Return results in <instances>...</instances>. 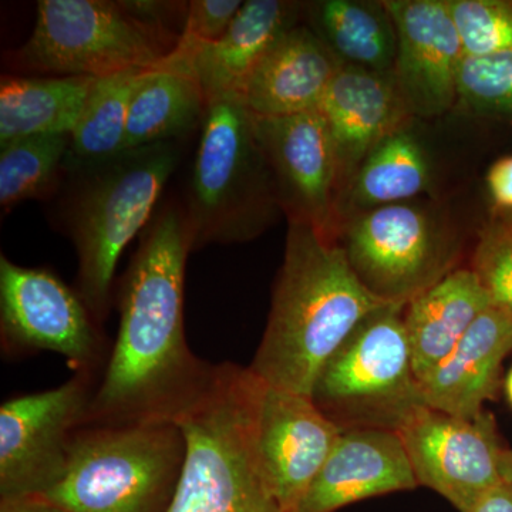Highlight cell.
Segmentation results:
<instances>
[{
    "mask_svg": "<svg viewBox=\"0 0 512 512\" xmlns=\"http://www.w3.org/2000/svg\"><path fill=\"white\" fill-rule=\"evenodd\" d=\"M191 254L183 205H165L144 229L117 285L119 332L83 426L180 423L208 393L218 365L185 338V266Z\"/></svg>",
    "mask_w": 512,
    "mask_h": 512,
    "instance_id": "1",
    "label": "cell"
},
{
    "mask_svg": "<svg viewBox=\"0 0 512 512\" xmlns=\"http://www.w3.org/2000/svg\"><path fill=\"white\" fill-rule=\"evenodd\" d=\"M383 305L359 281L335 238L288 222L268 322L248 369L269 386L311 397L330 357Z\"/></svg>",
    "mask_w": 512,
    "mask_h": 512,
    "instance_id": "2",
    "label": "cell"
},
{
    "mask_svg": "<svg viewBox=\"0 0 512 512\" xmlns=\"http://www.w3.org/2000/svg\"><path fill=\"white\" fill-rule=\"evenodd\" d=\"M181 160L178 141L121 151L107 160L67 164L63 222L77 255L76 291L103 326L116 302V271Z\"/></svg>",
    "mask_w": 512,
    "mask_h": 512,
    "instance_id": "3",
    "label": "cell"
},
{
    "mask_svg": "<svg viewBox=\"0 0 512 512\" xmlns=\"http://www.w3.org/2000/svg\"><path fill=\"white\" fill-rule=\"evenodd\" d=\"M183 205L191 252L252 241L284 214L274 178L238 96L208 103Z\"/></svg>",
    "mask_w": 512,
    "mask_h": 512,
    "instance_id": "4",
    "label": "cell"
},
{
    "mask_svg": "<svg viewBox=\"0 0 512 512\" xmlns=\"http://www.w3.org/2000/svg\"><path fill=\"white\" fill-rule=\"evenodd\" d=\"M258 386L248 367L218 365L204 399L178 423L187 457L167 512H288L269 490L256 457Z\"/></svg>",
    "mask_w": 512,
    "mask_h": 512,
    "instance_id": "5",
    "label": "cell"
},
{
    "mask_svg": "<svg viewBox=\"0 0 512 512\" xmlns=\"http://www.w3.org/2000/svg\"><path fill=\"white\" fill-rule=\"evenodd\" d=\"M187 457L177 423L82 426L43 498L66 512H167Z\"/></svg>",
    "mask_w": 512,
    "mask_h": 512,
    "instance_id": "6",
    "label": "cell"
},
{
    "mask_svg": "<svg viewBox=\"0 0 512 512\" xmlns=\"http://www.w3.org/2000/svg\"><path fill=\"white\" fill-rule=\"evenodd\" d=\"M404 306L386 303L366 316L320 370L311 399L340 430L399 433L429 407L413 369Z\"/></svg>",
    "mask_w": 512,
    "mask_h": 512,
    "instance_id": "7",
    "label": "cell"
},
{
    "mask_svg": "<svg viewBox=\"0 0 512 512\" xmlns=\"http://www.w3.org/2000/svg\"><path fill=\"white\" fill-rule=\"evenodd\" d=\"M177 42L138 18L128 2L42 0L35 28L6 57L16 74L99 77L156 69Z\"/></svg>",
    "mask_w": 512,
    "mask_h": 512,
    "instance_id": "8",
    "label": "cell"
},
{
    "mask_svg": "<svg viewBox=\"0 0 512 512\" xmlns=\"http://www.w3.org/2000/svg\"><path fill=\"white\" fill-rule=\"evenodd\" d=\"M335 239L367 291L397 305L460 268L464 249L463 234L434 198L350 215L339 222Z\"/></svg>",
    "mask_w": 512,
    "mask_h": 512,
    "instance_id": "9",
    "label": "cell"
},
{
    "mask_svg": "<svg viewBox=\"0 0 512 512\" xmlns=\"http://www.w3.org/2000/svg\"><path fill=\"white\" fill-rule=\"evenodd\" d=\"M0 343L9 357L57 353L76 373L99 376L106 366L103 326L76 289L45 268L0 256Z\"/></svg>",
    "mask_w": 512,
    "mask_h": 512,
    "instance_id": "10",
    "label": "cell"
},
{
    "mask_svg": "<svg viewBox=\"0 0 512 512\" xmlns=\"http://www.w3.org/2000/svg\"><path fill=\"white\" fill-rule=\"evenodd\" d=\"M99 376L74 373L45 392L12 397L0 406V500L42 497L66 471Z\"/></svg>",
    "mask_w": 512,
    "mask_h": 512,
    "instance_id": "11",
    "label": "cell"
},
{
    "mask_svg": "<svg viewBox=\"0 0 512 512\" xmlns=\"http://www.w3.org/2000/svg\"><path fill=\"white\" fill-rule=\"evenodd\" d=\"M417 483L436 491L460 512L504 481L493 414L463 419L424 407L399 431Z\"/></svg>",
    "mask_w": 512,
    "mask_h": 512,
    "instance_id": "12",
    "label": "cell"
},
{
    "mask_svg": "<svg viewBox=\"0 0 512 512\" xmlns=\"http://www.w3.org/2000/svg\"><path fill=\"white\" fill-rule=\"evenodd\" d=\"M252 120L286 220L312 225L335 238L339 168L322 113L252 116Z\"/></svg>",
    "mask_w": 512,
    "mask_h": 512,
    "instance_id": "13",
    "label": "cell"
},
{
    "mask_svg": "<svg viewBox=\"0 0 512 512\" xmlns=\"http://www.w3.org/2000/svg\"><path fill=\"white\" fill-rule=\"evenodd\" d=\"M342 433L311 397L259 380L254 420L256 457L269 490L286 511H298Z\"/></svg>",
    "mask_w": 512,
    "mask_h": 512,
    "instance_id": "14",
    "label": "cell"
},
{
    "mask_svg": "<svg viewBox=\"0 0 512 512\" xmlns=\"http://www.w3.org/2000/svg\"><path fill=\"white\" fill-rule=\"evenodd\" d=\"M397 32L394 82L410 114L434 120L456 109L464 52L447 0H384Z\"/></svg>",
    "mask_w": 512,
    "mask_h": 512,
    "instance_id": "15",
    "label": "cell"
},
{
    "mask_svg": "<svg viewBox=\"0 0 512 512\" xmlns=\"http://www.w3.org/2000/svg\"><path fill=\"white\" fill-rule=\"evenodd\" d=\"M419 487L397 431H343L296 512H335L357 501Z\"/></svg>",
    "mask_w": 512,
    "mask_h": 512,
    "instance_id": "16",
    "label": "cell"
},
{
    "mask_svg": "<svg viewBox=\"0 0 512 512\" xmlns=\"http://www.w3.org/2000/svg\"><path fill=\"white\" fill-rule=\"evenodd\" d=\"M319 111L335 147L339 195L373 147L413 117L392 73L352 66L340 67Z\"/></svg>",
    "mask_w": 512,
    "mask_h": 512,
    "instance_id": "17",
    "label": "cell"
},
{
    "mask_svg": "<svg viewBox=\"0 0 512 512\" xmlns=\"http://www.w3.org/2000/svg\"><path fill=\"white\" fill-rule=\"evenodd\" d=\"M343 64L311 26H293L269 49L237 96L255 117L319 110Z\"/></svg>",
    "mask_w": 512,
    "mask_h": 512,
    "instance_id": "18",
    "label": "cell"
},
{
    "mask_svg": "<svg viewBox=\"0 0 512 512\" xmlns=\"http://www.w3.org/2000/svg\"><path fill=\"white\" fill-rule=\"evenodd\" d=\"M305 3L247 0L220 39L180 62H163L191 74L208 103L239 93L266 53L284 33L301 23Z\"/></svg>",
    "mask_w": 512,
    "mask_h": 512,
    "instance_id": "19",
    "label": "cell"
},
{
    "mask_svg": "<svg viewBox=\"0 0 512 512\" xmlns=\"http://www.w3.org/2000/svg\"><path fill=\"white\" fill-rule=\"evenodd\" d=\"M512 352V316L490 306L471 325L460 343L420 382L431 409L463 419L484 412L500 387L501 366Z\"/></svg>",
    "mask_w": 512,
    "mask_h": 512,
    "instance_id": "20",
    "label": "cell"
},
{
    "mask_svg": "<svg viewBox=\"0 0 512 512\" xmlns=\"http://www.w3.org/2000/svg\"><path fill=\"white\" fill-rule=\"evenodd\" d=\"M424 121L412 117L367 154L340 192L338 225L350 215L382 205L421 198L437 200L439 164L424 133Z\"/></svg>",
    "mask_w": 512,
    "mask_h": 512,
    "instance_id": "21",
    "label": "cell"
},
{
    "mask_svg": "<svg viewBox=\"0 0 512 512\" xmlns=\"http://www.w3.org/2000/svg\"><path fill=\"white\" fill-rule=\"evenodd\" d=\"M490 306V296L470 266L454 269L404 306V326L419 383L453 352Z\"/></svg>",
    "mask_w": 512,
    "mask_h": 512,
    "instance_id": "22",
    "label": "cell"
},
{
    "mask_svg": "<svg viewBox=\"0 0 512 512\" xmlns=\"http://www.w3.org/2000/svg\"><path fill=\"white\" fill-rule=\"evenodd\" d=\"M93 77L3 74L0 79V148L45 134H72Z\"/></svg>",
    "mask_w": 512,
    "mask_h": 512,
    "instance_id": "23",
    "label": "cell"
},
{
    "mask_svg": "<svg viewBox=\"0 0 512 512\" xmlns=\"http://www.w3.org/2000/svg\"><path fill=\"white\" fill-rule=\"evenodd\" d=\"M303 16L343 66L393 72L397 32L384 0H320Z\"/></svg>",
    "mask_w": 512,
    "mask_h": 512,
    "instance_id": "24",
    "label": "cell"
},
{
    "mask_svg": "<svg viewBox=\"0 0 512 512\" xmlns=\"http://www.w3.org/2000/svg\"><path fill=\"white\" fill-rule=\"evenodd\" d=\"M207 107L191 74L168 66L146 70L131 99L124 150L180 140L201 127Z\"/></svg>",
    "mask_w": 512,
    "mask_h": 512,
    "instance_id": "25",
    "label": "cell"
},
{
    "mask_svg": "<svg viewBox=\"0 0 512 512\" xmlns=\"http://www.w3.org/2000/svg\"><path fill=\"white\" fill-rule=\"evenodd\" d=\"M144 72L128 70L94 80L72 133L67 164L96 163L124 151L131 99Z\"/></svg>",
    "mask_w": 512,
    "mask_h": 512,
    "instance_id": "26",
    "label": "cell"
},
{
    "mask_svg": "<svg viewBox=\"0 0 512 512\" xmlns=\"http://www.w3.org/2000/svg\"><path fill=\"white\" fill-rule=\"evenodd\" d=\"M72 134H45L0 148V205L10 210L55 194L67 173Z\"/></svg>",
    "mask_w": 512,
    "mask_h": 512,
    "instance_id": "27",
    "label": "cell"
},
{
    "mask_svg": "<svg viewBox=\"0 0 512 512\" xmlns=\"http://www.w3.org/2000/svg\"><path fill=\"white\" fill-rule=\"evenodd\" d=\"M456 109L468 116L512 120V49L463 57Z\"/></svg>",
    "mask_w": 512,
    "mask_h": 512,
    "instance_id": "28",
    "label": "cell"
},
{
    "mask_svg": "<svg viewBox=\"0 0 512 512\" xmlns=\"http://www.w3.org/2000/svg\"><path fill=\"white\" fill-rule=\"evenodd\" d=\"M464 56L512 49V0H447Z\"/></svg>",
    "mask_w": 512,
    "mask_h": 512,
    "instance_id": "29",
    "label": "cell"
},
{
    "mask_svg": "<svg viewBox=\"0 0 512 512\" xmlns=\"http://www.w3.org/2000/svg\"><path fill=\"white\" fill-rule=\"evenodd\" d=\"M470 268L493 306L512 316V238L497 220L481 229Z\"/></svg>",
    "mask_w": 512,
    "mask_h": 512,
    "instance_id": "30",
    "label": "cell"
},
{
    "mask_svg": "<svg viewBox=\"0 0 512 512\" xmlns=\"http://www.w3.org/2000/svg\"><path fill=\"white\" fill-rule=\"evenodd\" d=\"M241 0H191L177 46L164 62H180L224 35L242 6Z\"/></svg>",
    "mask_w": 512,
    "mask_h": 512,
    "instance_id": "31",
    "label": "cell"
},
{
    "mask_svg": "<svg viewBox=\"0 0 512 512\" xmlns=\"http://www.w3.org/2000/svg\"><path fill=\"white\" fill-rule=\"evenodd\" d=\"M485 183L495 210L512 214V156L498 158L488 170Z\"/></svg>",
    "mask_w": 512,
    "mask_h": 512,
    "instance_id": "32",
    "label": "cell"
},
{
    "mask_svg": "<svg viewBox=\"0 0 512 512\" xmlns=\"http://www.w3.org/2000/svg\"><path fill=\"white\" fill-rule=\"evenodd\" d=\"M470 512H512V483L495 485L478 498Z\"/></svg>",
    "mask_w": 512,
    "mask_h": 512,
    "instance_id": "33",
    "label": "cell"
},
{
    "mask_svg": "<svg viewBox=\"0 0 512 512\" xmlns=\"http://www.w3.org/2000/svg\"><path fill=\"white\" fill-rule=\"evenodd\" d=\"M0 512H66L43 497L0 500Z\"/></svg>",
    "mask_w": 512,
    "mask_h": 512,
    "instance_id": "34",
    "label": "cell"
},
{
    "mask_svg": "<svg viewBox=\"0 0 512 512\" xmlns=\"http://www.w3.org/2000/svg\"><path fill=\"white\" fill-rule=\"evenodd\" d=\"M501 474H503L504 481L512 483V450L504 448L501 453Z\"/></svg>",
    "mask_w": 512,
    "mask_h": 512,
    "instance_id": "35",
    "label": "cell"
},
{
    "mask_svg": "<svg viewBox=\"0 0 512 512\" xmlns=\"http://www.w3.org/2000/svg\"><path fill=\"white\" fill-rule=\"evenodd\" d=\"M495 220L500 222L501 227H503L504 231L512 238V214H498Z\"/></svg>",
    "mask_w": 512,
    "mask_h": 512,
    "instance_id": "36",
    "label": "cell"
},
{
    "mask_svg": "<svg viewBox=\"0 0 512 512\" xmlns=\"http://www.w3.org/2000/svg\"><path fill=\"white\" fill-rule=\"evenodd\" d=\"M504 387H505V394H507L508 402H510V404L512 406V367H511L510 372H508L507 377H505Z\"/></svg>",
    "mask_w": 512,
    "mask_h": 512,
    "instance_id": "37",
    "label": "cell"
}]
</instances>
